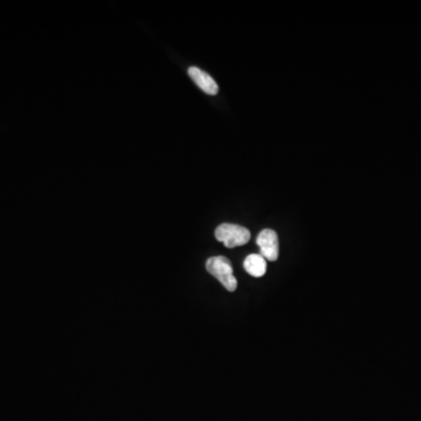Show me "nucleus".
Returning a JSON list of instances; mask_svg holds the SVG:
<instances>
[{"label": "nucleus", "instance_id": "nucleus-1", "mask_svg": "<svg viewBox=\"0 0 421 421\" xmlns=\"http://www.w3.org/2000/svg\"><path fill=\"white\" fill-rule=\"evenodd\" d=\"M206 269L228 292H234L238 287V281L233 275L232 263L227 257H210L206 261Z\"/></svg>", "mask_w": 421, "mask_h": 421}, {"label": "nucleus", "instance_id": "nucleus-2", "mask_svg": "<svg viewBox=\"0 0 421 421\" xmlns=\"http://www.w3.org/2000/svg\"><path fill=\"white\" fill-rule=\"evenodd\" d=\"M215 234L217 240L222 242L227 248L246 245L250 239V230L234 224H222L217 227Z\"/></svg>", "mask_w": 421, "mask_h": 421}, {"label": "nucleus", "instance_id": "nucleus-3", "mask_svg": "<svg viewBox=\"0 0 421 421\" xmlns=\"http://www.w3.org/2000/svg\"><path fill=\"white\" fill-rule=\"evenodd\" d=\"M257 244L265 260L277 261L279 257V237L275 230H261L257 235Z\"/></svg>", "mask_w": 421, "mask_h": 421}, {"label": "nucleus", "instance_id": "nucleus-4", "mask_svg": "<svg viewBox=\"0 0 421 421\" xmlns=\"http://www.w3.org/2000/svg\"><path fill=\"white\" fill-rule=\"evenodd\" d=\"M188 75L195 85L205 93L208 94V95H217L218 94L219 88L217 82L213 80L210 75L205 73L204 70L199 69L197 67H190L188 68Z\"/></svg>", "mask_w": 421, "mask_h": 421}, {"label": "nucleus", "instance_id": "nucleus-5", "mask_svg": "<svg viewBox=\"0 0 421 421\" xmlns=\"http://www.w3.org/2000/svg\"><path fill=\"white\" fill-rule=\"evenodd\" d=\"M244 268L253 277H262L267 270V262L261 254H250L246 257Z\"/></svg>", "mask_w": 421, "mask_h": 421}]
</instances>
